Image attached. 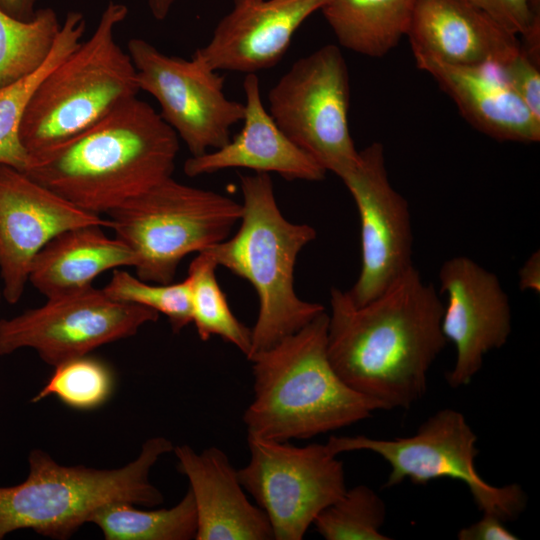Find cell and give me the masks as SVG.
<instances>
[{
  "instance_id": "obj_6",
  "label": "cell",
  "mask_w": 540,
  "mask_h": 540,
  "mask_svg": "<svg viewBox=\"0 0 540 540\" xmlns=\"http://www.w3.org/2000/svg\"><path fill=\"white\" fill-rule=\"evenodd\" d=\"M126 5L110 1L93 34L43 79L21 122L29 157L88 129L139 90L132 60L116 42Z\"/></svg>"
},
{
  "instance_id": "obj_8",
  "label": "cell",
  "mask_w": 540,
  "mask_h": 540,
  "mask_svg": "<svg viewBox=\"0 0 540 540\" xmlns=\"http://www.w3.org/2000/svg\"><path fill=\"white\" fill-rule=\"evenodd\" d=\"M477 436L458 410L444 408L427 418L415 434L393 439L363 435L331 436L326 445L335 455L370 451L384 459L390 472L384 487L404 480L426 484L439 478L462 482L482 513L504 522L515 519L526 506V495L518 484L494 486L475 467Z\"/></svg>"
},
{
  "instance_id": "obj_13",
  "label": "cell",
  "mask_w": 540,
  "mask_h": 540,
  "mask_svg": "<svg viewBox=\"0 0 540 540\" xmlns=\"http://www.w3.org/2000/svg\"><path fill=\"white\" fill-rule=\"evenodd\" d=\"M340 179L350 192L360 219L361 269L347 292L356 305H363L413 266L410 208L389 180L380 142L360 150L355 166Z\"/></svg>"
},
{
  "instance_id": "obj_29",
  "label": "cell",
  "mask_w": 540,
  "mask_h": 540,
  "mask_svg": "<svg viewBox=\"0 0 540 540\" xmlns=\"http://www.w3.org/2000/svg\"><path fill=\"white\" fill-rule=\"evenodd\" d=\"M113 300L141 305L164 314L174 332L192 323L188 280L159 284L135 277L126 270L114 269L110 281L103 288Z\"/></svg>"
},
{
  "instance_id": "obj_10",
  "label": "cell",
  "mask_w": 540,
  "mask_h": 540,
  "mask_svg": "<svg viewBox=\"0 0 540 540\" xmlns=\"http://www.w3.org/2000/svg\"><path fill=\"white\" fill-rule=\"evenodd\" d=\"M238 479L265 513L276 540H301L316 517L346 491L343 463L326 444L297 447L249 436Z\"/></svg>"
},
{
  "instance_id": "obj_21",
  "label": "cell",
  "mask_w": 540,
  "mask_h": 540,
  "mask_svg": "<svg viewBox=\"0 0 540 540\" xmlns=\"http://www.w3.org/2000/svg\"><path fill=\"white\" fill-rule=\"evenodd\" d=\"M103 228L84 225L55 236L36 255L28 281L52 298L92 286L105 271L134 267L132 250L116 236L108 237Z\"/></svg>"
},
{
  "instance_id": "obj_27",
  "label": "cell",
  "mask_w": 540,
  "mask_h": 540,
  "mask_svg": "<svg viewBox=\"0 0 540 540\" xmlns=\"http://www.w3.org/2000/svg\"><path fill=\"white\" fill-rule=\"evenodd\" d=\"M386 505L366 485L346 489L314 520L316 531L326 540H388L381 532Z\"/></svg>"
},
{
  "instance_id": "obj_9",
  "label": "cell",
  "mask_w": 540,
  "mask_h": 540,
  "mask_svg": "<svg viewBox=\"0 0 540 540\" xmlns=\"http://www.w3.org/2000/svg\"><path fill=\"white\" fill-rule=\"evenodd\" d=\"M267 101L277 126L326 172L341 178L355 166L349 72L339 46L327 44L299 58L268 91Z\"/></svg>"
},
{
  "instance_id": "obj_7",
  "label": "cell",
  "mask_w": 540,
  "mask_h": 540,
  "mask_svg": "<svg viewBox=\"0 0 540 540\" xmlns=\"http://www.w3.org/2000/svg\"><path fill=\"white\" fill-rule=\"evenodd\" d=\"M241 213L234 199L171 176L107 215L110 229L135 255L137 277L169 284L185 256L226 240Z\"/></svg>"
},
{
  "instance_id": "obj_24",
  "label": "cell",
  "mask_w": 540,
  "mask_h": 540,
  "mask_svg": "<svg viewBox=\"0 0 540 540\" xmlns=\"http://www.w3.org/2000/svg\"><path fill=\"white\" fill-rule=\"evenodd\" d=\"M89 523L96 525L106 540H190L197 532L189 489L171 508L142 510L129 502H113L98 509Z\"/></svg>"
},
{
  "instance_id": "obj_33",
  "label": "cell",
  "mask_w": 540,
  "mask_h": 540,
  "mask_svg": "<svg viewBox=\"0 0 540 540\" xmlns=\"http://www.w3.org/2000/svg\"><path fill=\"white\" fill-rule=\"evenodd\" d=\"M518 286L521 291L540 293V252H533L518 272Z\"/></svg>"
},
{
  "instance_id": "obj_20",
  "label": "cell",
  "mask_w": 540,
  "mask_h": 540,
  "mask_svg": "<svg viewBox=\"0 0 540 540\" xmlns=\"http://www.w3.org/2000/svg\"><path fill=\"white\" fill-rule=\"evenodd\" d=\"M407 37L413 53L453 65H498L522 46L465 0H418Z\"/></svg>"
},
{
  "instance_id": "obj_14",
  "label": "cell",
  "mask_w": 540,
  "mask_h": 540,
  "mask_svg": "<svg viewBox=\"0 0 540 540\" xmlns=\"http://www.w3.org/2000/svg\"><path fill=\"white\" fill-rule=\"evenodd\" d=\"M438 277L447 297L442 331L456 352L446 379L449 386L459 388L481 370L488 352L507 343L512 330L511 306L498 276L467 256L446 260Z\"/></svg>"
},
{
  "instance_id": "obj_18",
  "label": "cell",
  "mask_w": 540,
  "mask_h": 540,
  "mask_svg": "<svg viewBox=\"0 0 540 540\" xmlns=\"http://www.w3.org/2000/svg\"><path fill=\"white\" fill-rule=\"evenodd\" d=\"M173 451L194 499L196 540L274 539L265 513L248 500L224 451L210 447L197 453L188 445Z\"/></svg>"
},
{
  "instance_id": "obj_11",
  "label": "cell",
  "mask_w": 540,
  "mask_h": 540,
  "mask_svg": "<svg viewBox=\"0 0 540 540\" xmlns=\"http://www.w3.org/2000/svg\"><path fill=\"white\" fill-rule=\"evenodd\" d=\"M140 91L153 96L160 116L181 138L191 156L224 146L244 116V103L229 99L225 77L198 55L169 56L142 38L128 41Z\"/></svg>"
},
{
  "instance_id": "obj_2",
  "label": "cell",
  "mask_w": 540,
  "mask_h": 540,
  "mask_svg": "<svg viewBox=\"0 0 540 540\" xmlns=\"http://www.w3.org/2000/svg\"><path fill=\"white\" fill-rule=\"evenodd\" d=\"M179 138L134 97L83 132L29 157L30 178L100 215L172 176Z\"/></svg>"
},
{
  "instance_id": "obj_19",
  "label": "cell",
  "mask_w": 540,
  "mask_h": 540,
  "mask_svg": "<svg viewBox=\"0 0 540 540\" xmlns=\"http://www.w3.org/2000/svg\"><path fill=\"white\" fill-rule=\"evenodd\" d=\"M418 69L429 74L479 132L504 142L536 143L540 119L529 110L495 65H453L413 53Z\"/></svg>"
},
{
  "instance_id": "obj_31",
  "label": "cell",
  "mask_w": 540,
  "mask_h": 540,
  "mask_svg": "<svg viewBox=\"0 0 540 540\" xmlns=\"http://www.w3.org/2000/svg\"><path fill=\"white\" fill-rule=\"evenodd\" d=\"M508 86L540 119L539 62L521 46L498 65H495Z\"/></svg>"
},
{
  "instance_id": "obj_4",
  "label": "cell",
  "mask_w": 540,
  "mask_h": 540,
  "mask_svg": "<svg viewBox=\"0 0 540 540\" xmlns=\"http://www.w3.org/2000/svg\"><path fill=\"white\" fill-rule=\"evenodd\" d=\"M240 185L243 201L238 231L206 251L218 266L247 280L257 293L259 311L251 329L248 359L299 331L325 308L302 300L294 288L297 257L316 238V230L283 216L270 174L242 175Z\"/></svg>"
},
{
  "instance_id": "obj_17",
  "label": "cell",
  "mask_w": 540,
  "mask_h": 540,
  "mask_svg": "<svg viewBox=\"0 0 540 540\" xmlns=\"http://www.w3.org/2000/svg\"><path fill=\"white\" fill-rule=\"evenodd\" d=\"M244 116L240 132L224 146L184 162V173L196 177L229 168L276 173L287 180L322 181L326 170L292 142L265 107L256 74L243 80Z\"/></svg>"
},
{
  "instance_id": "obj_25",
  "label": "cell",
  "mask_w": 540,
  "mask_h": 540,
  "mask_svg": "<svg viewBox=\"0 0 540 540\" xmlns=\"http://www.w3.org/2000/svg\"><path fill=\"white\" fill-rule=\"evenodd\" d=\"M218 267L208 251L199 252L189 265L192 322L202 341L218 336L238 348L246 358L251 352V329L231 311L216 277Z\"/></svg>"
},
{
  "instance_id": "obj_12",
  "label": "cell",
  "mask_w": 540,
  "mask_h": 540,
  "mask_svg": "<svg viewBox=\"0 0 540 540\" xmlns=\"http://www.w3.org/2000/svg\"><path fill=\"white\" fill-rule=\"evenodd\" d=\"M159 313L136 304L116 301L93 285L47 298L37 308L0 319V355L30 348L55 367L89 355L96 348L134 336L156 322Z\"/></svg>"
},
{
  "instance_id": "obj_1",
  "label": "cell",
  "mask_w": 540,
  "mask_h": 540,
  "mask_svg": "<svg viewBox=\"0 0 540 540\" xmlns=\"http://www.w3.org/2000/svg\"><path fill=\"white\" fill-rule=\"evenodd\" d=\"M443 310L435 287L414 266L363 305L333 287L330 362L344 382L383 410L409 409L425 395L430 368L447 343Z\"/></svg>"
},
{
  "instance_id": "obj_3",
  "label": "cell",
  "mask_w": 540,
  "mask_h": 540,
  "mask_svg": "<svg viewBox=\"0 0 540 540\" xmlns=\"http://www.w3.org/2000/svg\"><path fill=\"white\" fill-rule=\"evenodd\" d=\"M328 314L251 355L254 397L244 412L249 436L286 442L331 432L383 410L338 375L327 353Z\"/></svg>"
},
{
  "instance_id": "obj_34",
  "label": "cell",
  "mask_w": 540,
  "mask_h": 540,
  "mask_svg": "<svg viewBox=\"0 0 540 540\" xmlns=\"http://www.w3.org/2000/svg\"><path fill=\"white\" fill-rule=\"evenodd\" d=\"M36 2L37 0H0V9L16 19L28 21L36 14Z\"/></svg>"
},
{
  "instance_id": "obj_35",
  "label": "cell",
  "mask_w": 540,
  "mask_h": 540,
  "mask_svg": "<svg viewBox=\"0 0 540 540\" xmlns=\"http://www.w3.org/2000/svg\"><path fill=\"white\" fill-rule=\"evenodd\" d=\"M180 0H148V6L152 16L162 21L166 19L172 7Z\"/></svg>"
},
{
  "instance_id": "obj_36",
  "label": "cell",
  "mask_w": 540,
  "mask_h": 540,
  "mask_svg": "<svg viewBox=\"0 0 540 540\" xmlns=\"http://www.w3.org/2000/svg\"><path fill=\"white\" fill-rule=\"evenodd\" d=\"M245 1H257V0H233V3H235V2H245Z\"/></svg>"
},
{
  "instance_id": "obj_28",
  "label": "cell",
  "mask_w": 540,
  "mask_h": 540,
  "mask_svg": "<svg viewBox=\"0 0 540 540\" xmlns=\"http://www.w3.org/2000/svg\"><path fill=\"white\" fill-rule=\"evenodd\" d=\"M114 375L100 359L89 355L65 361L31 399L38 403L49 396L77 410H92L105 404L114 390Z\"/></svg>"
},
{
  "instance_id": "obj_26",
  "label": "cell",
  "mask_w": 540,
  "mask_h": 540,
  "mask_svg": "<svg viewBox=\"0 0 540 540\" xmlns=\"http://www.w3.org/2000/svg\"><path fill=\"white\" fill-rule=\"evenodd\" d=\"M61 24L52 8L28 21L0 9V87L33 72L50 54Z\"/></svg>"
},
{
  "instance_id": "obj_15",
  "label": "cell",
  "mask_w": 540,
  "mask_h": 540,
  "mask_svg": "<svg viewBox=\"0 0 540 540\" xmlns=\"http://www.w3.org/2000/svg\"><path fill=\"white\" fill-rule=\"evenodd\" d=\"M109 219L75 206L13 167L0 164V275L9 304L21 298L36 255L70 228Z\"/></svg>"
},
{
  "instance_id": "obj_30",
  "label": "cell",
  "mask_w": 540,
  "mask_h": 540,
  "mask_svg": "<svg viewBox=\"0 0 540 540\" xmlns=\"http://www.w3.org/2000/svg\"><path fill=\"white\" fill-rule=\"evenodd\" d=\"M483 10L505 29L526 40L523 49L539 61V2L537 0H465Z\"/></svg>"
},
{
  "instance_id": "obj_16",
  "label": "cell",
  "mask_w": 540,
  "mask_h": 540,
  "mask_svg": "<svg viewBox=\"0 0 540 540\" xmlns=\"http://www.w3.org/2000/svg\"><path fill=\"white\" fill-rule=\"evenodd\" d=\"M328 0H257L233 3L198 55L216 71L256 74L273 68L299 27Z\"/></svg>"
},
{
  "instance_id": "obj_22",
  "label": "cell",
  "mask_w": 540,
  "mask_h": 540,
  "mask_svg": "<svg viewBox=\"0 0 540 540\" xmlns=\"http://www.w3.org/2000/svg\"><path fill=\"white\" fill-rule=\"evenodd\" d=\"M418 0H328L321 12L339 45L379 58L407 36Z\"/></svg>"
},
{
  "instance_id": "obj_32",
  "label": "cell",
  "mask_w": 540,
  "mask_h": 540,
  "mask_svg": "<svg viewBox=\"0 0 540 540\" xmlns=\"http://www.w3.org/2000/svg\"><path fill=\"white\" fill-rule=\"evenodd\" d=\"M505 522L493 514L483 513L473 524L461 528L457 533L459 540H516L519 537L512 533Z\"/></svg>"
},
{
  "instance_id": "obj_23",
  "label": "cell",
  "mask_w": 540,
  "mask_h": 540,
  "mask_svg": "<svg viewBox=\"0 0 540 540\" xmlns=\"http://www.w3.org/2000/svg\"><path fill=\"white\" fill-rule=\"evenodd\" d=\"M85 30L84 15L77 11L68 12L43 64L24 77L0 87V164L25 172L29 155L21 143L19 130L26 109L48 73L82 42Z\"/></svg>"
},
{
  "instance_id": "obj_5",
  "label": "cell",
  "mask_w": 540,
  "mask_h": 540,
  "mask_svg": "<svg viewBox=\"0 0 540 540\" xmlns=\"http://www.w3.org/2000/svg\"><path fill=\"white\" fill-rule=\"evenodd\" d=\"M173 449L165 437L149 438L133 461L114 469L66 466L42 449L31 450L24 481L0 486V540L22 529L65 540L107 504H161L163 495L151 483L150 472Z\"/></svg>"
}]
</instances>
